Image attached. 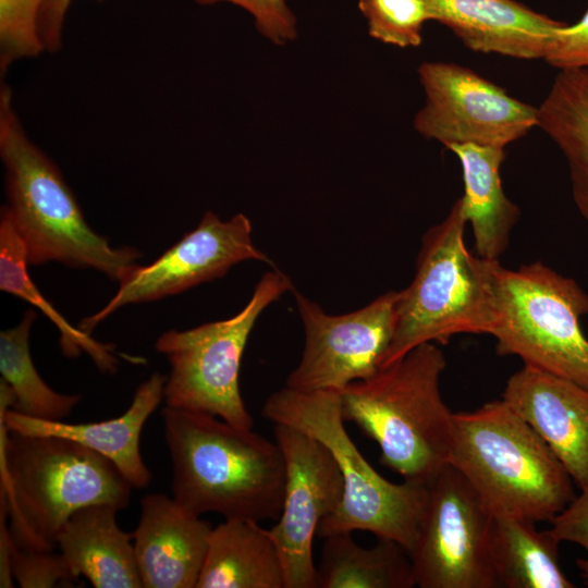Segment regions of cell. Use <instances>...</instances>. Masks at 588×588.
<instances>
[{
  "instance_id": "1",
  "label": "cell",
  "mask_w": 588,
  "mask_h": 588,
  "mask_svg": "<svg viewBox=\"0 0 588 588\" xmlns=\"http://www.w3.org/2000/svg\"><path fill=\"white\" fill-rule=\"evenodd\" d=\"M173 498L196 515L278 519L285 461L277 442L219 417L164 406Z\"/></svg>"
},
{
  "instance_id": "2",
  "label": "cell",
  "mask_w": 588,
  "mask_h": 588,
  "mask_svg": "<svg viewBox=\"0 0 588 588\" xmlns=\"http://www.w3.org/2000/svg\"><path fill=\"white\" fill-rule=\"evenodd\" d=\"M132 488L91 449L59 437L11 432L0 413V499L20 549L52 552L75 511L97 503L125 509Z\"/></svg>"
},
{
  "instance_id": "3",
  "label": "cell",
  "mask_w": 588,
  "mask_h": 588,
  "mask_svg": "<svg viewBox=\"0 0 588 588\" xmlns=\"http://www.w3.org/2000/svg\"><path fill=\"white\" fill-rule=\"evenodd\" d=\"M445 366L443 352L424 343L340 391L343 419L372 439L380 463L405 481L427 485L449 464L454 413L440 392Z\"/></svg>"
},
{
  "instance_id": "4",
  "label": "cell",
  "mask_w": 588,
  "mask_h": 588,
  "mask_svg": "<svg viewBox=\"0 0 588 588\" xmlns=\"http://www.w3.org/2000/svg\"><path fill=\"white\" fill-rule=\"evenodd\" d=\"M0 157L5 171V205L24 241L29 265L58 261L89 268L120 281L140 253L112 247L85 220L54 162L28 137L13 90L0 87Z\"/></svg>"
},
{
  "instance_id": "5",
  "label": "cell",
  "mask_w": 588,
  "mask_h": 588,
  "mask_svg": "<svg viewBox=\"0 0 588 588\" xmlns=\"http://www.w3.org/2000/svg\"><path fill=\"white\" fill-rule=\"evenodd\" d=\"M449 464L493 515L551 522L575 498L560 460L503 400L454 413Z\"/></svg>"
},
{
  "instance_id": "6",
  "label": "cell",
  "mask_w": 588,
  "mask_h": 588,
  "mask_svg": "<svg viewBox=\"0 0 588 588\" xmlns=\"http://www.w3.org/2000/svg\"><path fill=\"white\" fill-rule=\"evenodd\" d=\"M262 416L314 437L339 466L343 497L338 509L320 523L319 537L368 531L396 541L411 553L427 504V485L391 482L366 461L345 429L340 392L284 387L268 396Z\"/></svg>"
},
{
  "instance_id": "7",
  "label": "cell",
  "mask_w": 588,
  "mask_h": 588,
  "mask_svg": "<svg viewBox=\"0 0 588 588\" xmlns=\"http://www.w3.org/2000/svg\"><path fill=\"white\" fill-rule=\"evenodd\" d=\"M462 199L422 236L411 284L399 291L394 334L382 368L424 343L445 344L458 333L491 334L494 313L487 259L464 243Z\"/></svg>"
},
{
  "instance_id": "8",
  "label": "cell",
  "mask_w": 588,
  "mask_h": 588,
  "mask_svg": "<svg viewBox=\"0 0 588 588\" xmlns=\"http://www.w3.org/2000/svg\"><path fill=\"white\" fill-rule=\"evenodd\" d=\"M497 353L588 389V340L579 319L588 294L540 261L516 270L487 259Z\"/></svg>"
},
{
  "instance_id": "9",
  "label": "cell",
  "mask_w": 588,
  "mask_h": 588,
  "mask_svg": "<svg viewBox=\"0 0 588 588\" xmlns=\"http://www.w3.org/2000/svg\"><path fill=\"white\" fill-rule=\"evenodd\" d=\"M289 291H293L289 277L272 269L260 278L250 299L233 317L162 333L155 347L170 365L166 405L252 429L254 420L240 389L243 353L258 317Z\"/></svg>"
},
{
  "instance_id": "10",
  "label": "cell",
  "mask_w": 588,
  "mask_h": 588,
  "mask_svg": "<svg viewBox=\"0 0 588 588\" xmlns=\"http://www.w3.org/2000/svg\"><path fill=\"white\" fill-rule=\"evenodd\" d=\"M427 488L425 513L409 553L416 586L499 587L491 559L493 513L451 464Z\"/></svg>"
},
{
  "instance_id": "11",
  "label": "cell",
  "mask_w": 588,
  "mask_h": 588,
  "mask_svg": "<svg viewBox=\"0 0 588 588\" xmlns=\"http://www.w3.org/2000/svg\"><path fill=\"white\" fill-rule=\"evenodd\" d=\"M294 295L305 345L285 387L305 392H340L382 368L394 334L399 292H387L343 315H329L303 294Z\"/></svg>"
},
{
  "instance_id": "12",
  "label": "cell",
  "mask_w": 588,
  "mask_h": 588,
  "mask_svg": "<svg viewBox=\"0 0 588 588\" xmlns=\"http://www.w3.org/2000/svg\"><path fill=\"white\" fill-rule=\"evenodd\" d=\"M418 76L425 105L415 115L414 127L425 138L445 147L476 144L504 148L537 126V108L468 68L424 62Z\"/></svg>"
},
{
  "instance_id": "13",
  "label": "cell",
  "mask_w": 588,
  "mask_h": 588,
  "mask_svg": "<svg viewBox=\"0 0 588 588\" xmlns=\"http://www.w3.org/2000/svg\"><path fill=\"white\" fill-rule=\"evenodd\" d=\"M250 220L237 213L222 221L207 211L198 225L147 266L134 265L119 281L112 298L79 322L89 333L114 311L130 304L147 303L222 278L235 265L255 260L272 264L252 238Z\"/></svg>"
},
{
  "instance_id": "14",
  "label": "cell",
  "mask_w": 588,
  "mask_h": 588,
  "mask_svg": "<svg viewBox=\"0 0 588 588\" xmlns=\"http://www.w3.org/2000/svg\"><path fill=\"white\" fill-rule=\"evenodd\" d=\"M275 442L285 461L281 513L269 532L279 550L285 588H317L314 537L343 497V479L329 450L308 433L274 424Z\"/></svg>"
},
{
  "instance_id": "15",
  "label": "cell",
  "mask_w": 588,
  "mask_h": 588,
  "mask_svg": "<svg viewBox=\"0 0 588 588\" xmlns=\"http://www.w3.org/2000/svg\"><path fill=\"white\" fill-rule=\"evenodd\" d=\"M502 400L548 444L579 489L588 487V389L524 365Z\"/></svg>"
},
{
  "instance_id": "16",
  "label": "cell",
  "mask_w": 588,
  "mask_h": 588,
  "mask_svg": "<svg viewBox=\"0 0 588 588\" xmlns=\"http://www.w3.org/2000/svg\"><path fill=\"white\" fill-rule=\"evenodd\" d=\"M167 378L152 373L136 389L128 408L119 417L89 424L46 420L21 414L13 407L10 387L0 381V413L9 431L29 436H50L77 442L112 462L133 488L144 489L151 481L139 450V438L149 416L164 400Z\"/></svg>"
},
{
  "instance_id": "17",
  "label": "cell",
  "mask_w": 588,
  "mask_h": 588,
  "mask_svg": "<svg viewBox=\"0 0 588 588\" xmlns=\"http://www.w3.org/2000/svg\"><path fill=\"white\" fill-rule=\"evenodd\" d=\"M212 527L173 497L146 494L133 543L145 588L197 586Z\"/></svg>"
},
{
  "instance_id": "18",
  "label": "cell",
  "mask_w": 588,
  "mask_h": 588,
  "mask_svg": "<svg viewBox=\"0 0 588 588\" xmlns=\"http://www.w3.org/2000/svg\"><path fill=\"white\" fill-rule=\"evenodd\" d=\"M429 21L448 26L468 48L518 59H543L566 25L514 0H424Z\"/></svg>"
},
{
  "instance_id": "19",
  "label": "cell",
  "mask_w": 588,
  "mask_h": 588,
  "mask_svg": "<svg viewBox=\"0 0 588 588\" xmlns=\"http://www.w3.org/2000/svg\"><path fill=\"white\" fill-rule=\"evenodd\" d=\"M120 511L97 503L75 511L57 537V547L76 577L96 588L143 587L132 543L133 536L117 523Z\"/></svg>"
},
{
  "instance_id": "20",
  "label": "cell",
  "mask_w": 588,
  "mask_h": 588,
  "mask_svg": "<svg viewBox=\"0 0 588 588\" xmlns=\"http://www.w3.org/2000/svg\"><path fill=\"white\" fill-rule=\"evenodd\" d=\"M196 588H285L269 529L242 518L224 519L212 528Z\"/></svg>"
},
{
  "instance_id": "21",
  "label": "cell",
  "mask_w": 588,
  "mask_h": 588,
  "mask_svg": "<svg viewBox=\"0 0 588 588\" xmlns=\"http://www.w3.org/2000/svg\"><path fill=\"white\" fill-rule=\"evenodd\" d=\"M446 148L462 167L465 192L461 199L478 257L499 259L520 216L502 188L500 167L505 158L504 148L476 144H454Z\"/></svg>"
},
{
  "instance_id": "22",
  "label": "cell",
  "mask_w": 588,
  "mask_h": 588,
  "mask_svg": "<svg viewBox=\"0 0 588 588\" xmlns=\"http://www.w3.org/2000/svg\"><path fill=\"white\" fill-rule=\"evenodd\" d=\"M532 520L493 515L491 559L499 587L573 588L559 562L560 540Z\"/></svg>"
},
{
  "instance_id": "23",
  "label": "cell",
  "mask_w": 588,
  "mask_h": 588,
  "mask_svg": "<svg viewBox=\"0 0 588 588\" xmlns=\"http://www.w3.org/2000/svg\"><path fill=\"white\" fill-rule=\"evenodd\" d=\"M537 110V126L565 157L573 199L588 223V69L561 70Z\"/></svg>"
},
{
  "instance_id": "24",
  "label": "cell",
  "mask_w": 588,
  "mask_h": 588,
  "mask_svg": "<svg viewBox=\"0 0 588 588\" xmlns=\"http://www.w3.org/2000/svg\"><path fill=\"white\" fill-rule=\"evenodd\" d=\"M416 586L408 552L394 540L378 538L370 548L352 532L324 537L317 565V588H412Z\"/></svg>"
},
{
  "instance_id": "25",
  "label": "cell",
  "mask_w": 588,
  "mask_h": 588,
  "mask_svg": "<svg viewBox=\"0 0 588 588\" xmlns=\"http://www.w3.org/2000/svg\"><path fill=\"white\" fill-rule=\"evenodd\" d=\"M27 254L24 241L19 234L5 206L0 212V289L37 307L60 332L61 348L66 356H77L86 352L101 371L113 372L117 358L112 346L99 343L89 333L74 328L42 296L27 272Z\"/></svg>"
},
{
  "instance_id": "26",
  "label": "cell",
  "mask_w": 588,
  "mask_h": 588,
  "mask_svg": "<svg viewBox=\"0 0 588 588\" xmlns=\"http://www.w3.org/2000/svg\"><path fill=\"white\" fill-rule=\"evenodd\" d=\"M36 314L27 310L13 328L0 332V372L14 394V409L46 420H63L81 402L77 394H62L51 389L33 363L29 334Z\"/></svg>"
},
{
  "instance_id": "27",
  "label": "cell",
  "mask_w": 588,
  "mask_h": 588,
  "mask_svg": "<svg viewBox=\"0 0 588 588\" xmlns=\"http://www.w3.org/2000/svg\"><path fill=\"white\" fill-rule=\"evenodd\" d=\"M358 7L372 38L401 48L420 45L429 21L424 0H358Z\"/></svg>"
},
{
  "instance_id": "28",
  "label": "cell",
  "mask_w": 588,
  "mask_h": 588,
  "mask_svg": "<svg viewBox=\"0 0 588 588\" xmlns=\"http://www.w3.org/2000/svg\"><path fill=\"white\" fill-rule=\"evenodd\" d=\"M46 0H0V73L19 60L46 51L39 16Z\"/></svg>"
},
{
  "instance_id": "29",
  "label": "cell",
  "mask_w": 588,
  "mask_h": 588,
  "mask_svg": "<svg viewBox=\"0 0 588 588\" xmlns=\"http://www.w3.org/2000/svg\"><path fill=\"white\" fill-rule=\"evenodd\" d=\"M11 569L14 580L22 588H51L59 584L70 586L68 584L78 578L61 554L23 550L14 541Z\"/></svg>"
},
{
  "instance_id": "30",
  "label": "cell",
  "mask_w": 588,
  "mask_h": 588,
  "mask_svg": "<svg viewBox=\"0 0 588 588\" xmlns=\"http://www.w3.org/2000/svg\"><path fill=\"white\" fill-rule=\"evenodd\" d=\"M199 5L231 3L249 13L257 30L274 45H285L297 36L296 17L286 0H191Z\"/></svg>"
},
{
  "instance_id": "31",
  "label": "cell",
  "mask_w": 588,
  "mask_h": 588,
  "mask_svg": "<svg viewBox=\"0 0 588 588\" xmlns=\"http://www.w3.org/2000/svg\"><path fill=\"white\" fill-rule=\"evenodd\" d=\"M543 59L560 71L588 69V10L576 24L555 32Z\"/></svg>"
},
{
  "instance_id": "32",
  "label": "cell",
  "mask_w": 588,
  "mask_h": 588,
  "mask_svg": "<svg viewBox=\"0 0 588 588\" xmlns=\"http://www.w3.org/2000/svg\"><path fill=\"white\" fill-rule=\"evenodd\" d=\"M580 490V494L551 520L550 529L561 542H574L586 550L587 558L576 560V564L588 587V487Z\"/></svg>"
},
{
  "instance_id": "33",
  "label": "cell",
  "mask_w": 588,
  "mask_h": 588,
  "mask_svg": "<svg viewBox=\"0 0 588 588\" xmlns=\"http://www.w3.org/2000/svg\"><path fill=\"white\" fill-rule=\"evenodd\" d=\"M73 0H46L39 16V32L45 50L58 52L62 47V34Z\"/></svg>"
}]
</instances>
